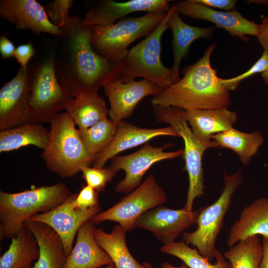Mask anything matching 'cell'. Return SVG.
Instances as JSON below:
<instances>
[{
	"instance_id": "7c38bea8",
	"label": "cell",
	"mask_w": 268,
	"mask_h": 268,
	"mask_svg": "<svg viewBox=\"0 0 268 268\" xmlns=\"http://www.w3.org/2000/svg\"><path fill=\"white\" fill-rule=\"evenodd\" d=\"M77 193L71 194L64 202L53 209L36 214L28 220L46 224L60 236L67 256L71 252L77 233L87 221L101 211L100 205L83 210L76 207L74 200Z\"/></svg>"
},
{
	"instance_id": "d4e9b609",
	"label": "cell",
	"mask_w": 268,
	"mask_h": 268,
	"mask_svg": "<svg viewBox=\"0 0 268 268\" xmlns=\"http://www.w3.org/2000/svg\"><path fill=\"white\" fill-rule=\"evenodd\" d=\"M50 131L41 124L27 123L0 131V152H9L28 145L45 150Z\"/></svg>"
},
{
	"instance_id": "7402d4cb",
	"label": "cell",
	"mask_w": 268,
	"mask_h": 268,
	"mask_svg": "<svg viewBox=\"0 0 268 268\" xmlns=\"http://www.w3.org/2000/svg\"><path fill=\"white\" fill-rule=\"evenodd\" d=\"M255 235L268 237V198H259L244 208L230 227L227 244L230 248Z\"/></svg>"
},
{
	"instance_id": "ee69618b",
	"label": "cell",
	"mask_w": 268,
	"mask_h": 268,
	"mask_svg": "<svg viewBox=\"0 0 268 268\" xmlns=\"http://www.w3.org/2000/svg\"><path fill=\"white\" fill-rule=\"evenodd\" d=\"M251 1H253V2L257 3H260V4H266L268 3V0H250Z\"/></svg>"
},
{
	"instance_id": "9a60e30c",
	"label": "cell",
	"mask_w": 268,
	"mask_h": 268,
	"mask_svg": "<svg viewBox=\"0 0 268 268\" xmlns=\"http://www.w3.org/2000/svg\"><path fill=\"white\" fill-rule=\"evenodd\" d=\"M198 211L184 207L173 209L159 205L145 212L135 221L134 228L150 231L164 245L175 242L186 229L196 223Z\"/></svg>"
},
{
	"instance_id": "5bb4252c",
	"label": "cell",
	"mask_w": 268,
	"mask_h": 268,
	"mask_svg": "<svg viewBox=\"0 0 268 268\" xmlns=\"http://www.w3.org/2000/svg\"><path fill=\"white\" fill-rule=\"evenodd\" d=\"M109 103L110 120L116 127L133 114L138 103L144 98L159 94L163 90L146 79L123 82L116 79L103 86Z\"/></svg>"
},
{
	"instance_id": "8992f818",
	"label": "cell",
	"mask_w": 268,
	"mask_h": 268,
	"mask_svg": "<svg viewBox=\"0 0 268 268\" xmlns=\"http://www.w3.org/2000/svg\"><path fill=\"white\" fill-rule=\"evenodd\" d=\"M171 6L158 26L141 42L129 50L126 56L117 62L116 78L123 82L135 80L137 77L147 79L163 90L173 84L170 68L161 60V39L168 29V20L175 8Z\"/></svg>"
},
{
	"instance_id": "e575fe53",
	"label": "cell",
	"mask_w": 268,
	"mask_h": 268,
	"mask_svg": "<svg viewBox=\"0 0 268 268\" xmlns=\"http://www.w3.org/2000/svg\"><path fill=\"white\" fill-rule=\"evenodd\" d=\"M268 69V52L263 51L260 58L246 71L242 74L228 79L221 78L223 85L230 91L236 89L241 81L252 75L263 73Z\"/></svg>"
},
{
	"instance_id": "484cf974",
	"label": "cell",
	"mask_w": 268,
	"mask_h": 268,
	"mask_svg": "<svg viewBox=\"0 0 268 268\" xmlns=\"http://www.w3.org/2000/svg\"><path fill=\"white\" fill-rule=\"evenodd\" d=\"M11 240L8 249L0 258V268H33V262L39 258V248L31 231L24 226Z\"/></svg>"
},
{
	"instance_id": "603a6c76",
	"label": "cell",
	"mask_w": 268,
	"mask_h": 268,
	"mask_svg": "<svg viewBox=\"0 0 268 268\" xmlns=\"http://www.w3.org/2000/svg\"><path fill=\"white\" fill-rule=\"evenodd\" d=\"M24 225L34 235L39 246V258L33 268H64L67 255L58 233L42 222L27 220Z\"/></svg>"
},
{
	"instance_id": "e0dca14e",
	"label": "cell",
	"mask_w": 268,
	"mask_h": 268,
	"mask_svg": "<svg viewBox=\"0 0 268 268\" xmlns=\"http://www.w3.org/2000/svg\"><path fill=\"white\" fill-rule=\"evenodd\" d=\"M0 15L17 30H30L37 36L46 33L58 37L61 33L49 19L45 7L35 0H0Z\"/></svg>"
},
{
	"instance_id": "f546056e",
	"label": "cell",
	"mask_w": 268,
	"mask_h": 268,
	"mask_svg": "<svg viewBox=\"0 0 268 268\" xmlns=\"http://www.w3.org/2000/svg\"><path fill=\"white\" fill-rule=\"evenodd\" d=\"M263 253L258 235L240 240L223 253L232 268H260Z\"/></svg>"
},
{
	"instance_id": "8d00e7d4",
	"label": "cell",
	"mask_w": 268,
	"mask_h": 268,
	"mask_svg": "<svg viewBox=\"0 0 268 268\" xmlns=\"http://www.w3.org/2000/svg\"><path fill=\"white\" fill-rule=\"evenodd\" d=\"M35 49L32 41L27 43L19 45L15 49L14 58L20 64V67L26 68L29 64V62L34 57Z\"/></svg>"
},
{
	"instance_id": "9c48e42d",
	"label": "cell",
	"mask_w": 268,
	"mask_h": 268,
	"mask_svg": "<svg viewBox=\"0 0 268 268\" xmlns=\"http://www.w3.org/2000/svg\"><path fill=\"white\" fill-rule=\"evenodd\" d=\"M224 187L216 201L198 211L197 229L184 232L183 241L191 245L210 262L215 259L218 250L216 239L221 231L224 219L231 204V199L242 181L241 170L232 174H224Z\"/></svg>"
},
{
	"instance_id": "4316f807",
	"label": "cell",
	"mask_w": 268,
	"mask_h": 268,
	"mask_svg": "<svg viewBox=\"0 0 268 268\" xmlns=\"http://www.w3.org/2000/svg\"><path fill=\"white\" fill-rule=\"evenodd\" d=\"M126 232L118 224L114 226L109 233L95 227L94 235L98 244L110 257L116 268H143L128 248Z\"/></svg>"
},
{
	"instance_id": "f35d334b",
	"label": "cell",
	"mask_w": 268,
	"mask_h": 268,
	"mask_svg": "<svg viewBox=\"0 0 268 268\" xmlns=\"http://www.w3.org/2000/svg\"><path fill=\"white\" fill-rule=\"evenodd\" d=\"M16 48L6 34L0 37V53L1 59L5 60L14 57Z\"/></svg>"
},
{
	"instance_id": "1f68e13d",
	"label": "cell",
	"mask_w": 268,
	"mask_h": 268,
	"mask_svg": "<svg viewBox=\"0 0 268 268\" xmlns=\"http://www.w3.org/2000/svg\"><path fill=\"white\" fill-rule=\"evenodd\" d=\"M116 130V125L108 118L86 129H78L84 147L94 159L111 142Z\"/></svg>"
},
{
	"instance_id": "52a82bcc",
	"label": "cell",
	"mask_w": 268,
	"mask_h": 268,
	"mask_svg": "<svg viewBox=\"0 0 268 268\" xmlns=\"http://www.w3.org/2000/svg\"><path fill=\"white\" fill-rule=\"evenodd\" d=\"M166 14L163 11L147 13L141 16L125 17L111 25L93 26L92 47L103 58L112 63L118 62L127 55L128 47L150 34Z\"/></svg>"
},
{
	"instance_id": "60d3db41",
	"label": "cell",
	"mask_w": 268,
	"mask_h": 268,
	"mask_svg": "<svg viewBox=\"0 0 268 268\" xmlns=\"http://www.w3.org/2000/svg\"><path fill=\"white\" fill-rule=\"evenodd\" d=\"M263 253L260 268H268V237H263Z\"/></svg>"
},
{
	"instance_id": "4dcf8cb0",
	"label": "cell",
	"mask_w": 268,
	"mask_h": 268,
	"mask_svg": "<svg viewBox=\"0 0 268 268\" xmlns=\"http://www.w3.org/2000/svg\"><path fill=\"white\" fill-rule=\"evenodd\" d=\"M160 251L180 259L189 268H232L230 263L219 251L215 259V263L212 264L196 248L190 247L183 241L164 245Z\"/></svg>"
},
{
	"instance_id": "f1b7e54d",
	"label": "cell",
	"mask_w": 268,
	"mask_h": 268,
	"mask_svg": "<svg viewBox=\"0 0 268 268\" xmlns=\"http://www.w3.org/2000/svg\"><path fill=\"white\" fill-rule=\"evenodd\" d=\"M219 147H224L234 151L241 162L247 165L258 152L264 142V138L259 131L244 133L233 128L212 136Z\"/></svg>"
},
{
	"instance_id": "7bdbcfd3",
	"label": "cell",
	"mask_w": 268,
	"mask_h": 268,
	"mask_svg": "<svg viewBox=\"0 0 268 268\" xmlns=\"http://www.w3.org/2000/svg\"><path fill=\"white\" fill-rule=\"evenodd\" d=\"M261 76L263 78L265 83H268V69L261 73Z\"/></svg>"
},
{
	"instance_id": "2e32d148",
	"label": "cell",
	"mask_w": 268,
	"mask_h": 268,
	"mask_svg": "<svg viewBox=\"0 0 268 268\" xmlns=\"http://www.w3.org/2000/svg\"><path fill=\"white\" fill-rule=\"evenodd\" d=\"M179 14L191 18L204 20L226 30L233 37L247 41L246 35L257 37L259 24L244 17L236 9L222 11L215 10L194 0H180L175 3Z\"/></svg>"
},
{
	"instance_id": "836d02e7",
	"label": "cell",
	"mask_w": 268,
	"mask_h": 268,
	"mask_svg": "<svg viewBox=\"0 0 268 268\" xmlns=\"http://www.w3.org/2000/svg\"><path fill=\"white\" fill-rule=\"evenodd\" d=\"M72 0H54L45 7L51 22L60 28L69 16L68 11L74 4Z\"/></svg>"
},
{
	"instance_id": "3957f363",
	"label": "cell",
	"mask_w": 268,
	"mask_h": 268,
	"mask_svg": "<svg viewBox=\"0 0 268 268\" xmlns=\"http://www.w3.org/2000/svg\"><path fill=\"white\" fill-rule=\"evenodd\" d=\"M56 37H43L28 65L31 85L28 123H50L61 111L66 110L73 98L61 84L56 75Z\"/></svg>"
},
{
	"instance_id": "f6af8a7d",
	"label": "cell",
	"mask_w": 268,
	"mask_h": 268,
	"mask_svg": "<svg viewBox=\"0 0 268 268\" xmlns=\"http://www.w3.org/2000/svg\"><path fill=\"white\" fill-rule=\"evenodd\" d=\"M100 268H116V267L113 264H112L108 266H106L105 267Z\"/></svg>"
},
{
	"instance_id": "ac0fdd59",
	"label": "cell",
	"mask_w": 268,
	"mask_h": 268,
	"mask_svg": "<svg viewBox=\"0 0 268 268\" xmlns=\"http://www.w3.org/2000/svg\"><path fill=\"white\" fill-rule=\"evenodd\" d=\"M168 0H131L117 2L101 0L94 2L86 12L83 22L92 26L115 23L131 13L167 12L171 6Z\"/></svg>"
},
{
	"instance_id": "277c9868",
	"label": "cell",
	"mask_w": 268,
	"mask_h": 268,
	"mask_svg": "<svg viewBox=\"0 0 268 268\" xmlns=\"http://www.w3.org/2000/svg\"><path fill=\"white\" fill-rule=\"evenodd\" d=\"M71 192L65 184L41 186L18 193L0 191V239H12L33 215L64 202Z\"/></svg>"
},
{
	"instance_id": "d6986e66",
	"label": "cell",
	"mask_w": 268,
	"mask_h": 268,
	"mask_svg": "<svg viewBox=\"0 0 268 268\" xmlns=\"http://www.w3.org/2000/svg\"><path fill=\"white\" fill-rule=\"evenodd\" d=\"M165 135L179 137L170 126L158 129L141 128L123 121L117 127L111 142L95 156L93 167L103 168L108 160L120 152L146 143L155 137Z\"/></svg>"
},
{
	"instance_id": "7a4b0ae2",
	"label": "cell",
	"mask_w": 268,
	"mask_h": 268,
	"mask_svg": "<svg viewBox=\"0 0 268 268\" xmlns=\"http://www.w3.org/2000/svg\"><path fill=\"white\" fill-rule=\"evenodd\" d=\"M216 46L212 44L208 46L196 63L185 67L183 77L154 96L152 105L174 107L186 111L227 108L231 103L229 91L210 63Z\"/></svg>"
},
{
	"instance_id": "d6a6232c",
	"label": "cell",
	"mask_w": 268,
	"mask_h": 268,
	"mask_svg": "<svg viewBox=\"0 0 268 268\" xmlns=\"http://www.w3.org/2000/svg\"><path fill=\"white\" fill-rule=\"evenodd\" d=\"M81 172L86 185L100 193L112 181L117 172L110 166L106 168L85 166L82 168Z\"/></svg>"
},
{
	"instance_id": "ffe728a7",
	"label": "cell",
	"mask_w": 268,
	"mask_h": 268,
	"mask_svg": "<svg viewBox=\"0 0 268 268\" xmlns=\"http://www.w3.org/2000/svg\"><path fill=\"white\" fill-rule=\"evenodd\" d=\"M94 224L89 220L79 229L75 244L67 256L64 268H100L113 264L95 238Z\"/></svg>"
},
{
	"instance_id": "44dd1931",
	"label": "cell",
	"mask_w": 268,
	"mask_h": 268,
	"mask_svg": "<svg viewBox=\"0 0 268 268\" xmlns=\"http://www.w3.org/2000/svg\"><path fill=\"white\" fill-rule=\"evenodd\" d=\"M167 25L173 34L172 48L174 61L170 69L174 83L180 79V65L183 59L187 57L191 44L198 39L210 38L215 28H201L188 25L181 18L176 6L168 20Z\"/></svg>"
},
{
	"instance_id": "ab89813d",
	"label": "cell",
	"mask_w": 268,
	"mask_h": 268,
	"mask_svg": "<svg viewBox=\"0 0 268 268\" xmlns=\"http://www.w3.org/2000/svg\"><path fill=\"white\" fill-rule=\"evenodd\" d=\"M257 37L264 51L268 52V14L263 19L262 23L259 24Z\"/></svg>"
},
{
	"instance_id": "b9f144b4",
	"label": "cell",
	"mask_w": 268,
	"mask_h": 268,
	"mask_svg": "<svg viewBox=\"0 0 268 268\" xmlns=\"http://www.w3.org/2000/svg\"><path fill=\"white\" fill-rule=\"evenodd\" d=\"M143 268H153L152 266L148 262H144L142 264ZM162 268H189L184 263L179 266L176 267L172 265L168 262H164L161 264Z\"/></svg>"
},
{
	"instance_id": "5b68a950",
	"label": "cell",
	"mask_w": 268,
	"mask_h": 268,
	"mask_svg": "<svg viewBox=\"0 0 268 268\" xmlns=\"http://www.w3.org/2000/svg\"><path fill=\"white\" fill-rule=\"evenodd\" d=\"M50 123L49 143L41 155L50 171L68 178L93 164L95 159L86 150L75 123L67 112L59 113Z\"/></svg>"
},
{
	"instance_id": "74e56055",
	"label": "cell",
	"mask_w": 268,
	"mask_h": 268,
	"mask_svg": "<svg viewBox=\"0 0 268 268\" xmlns=\"http://www.w3.org/2000/svg\"><path fill=\"white\" fill-rule=\"evenodd\" d=\"M196 2L206 6L214 7L227 11L235 10L236 0H194Z\"/></svg>"
},
{
	"instance_id": "d590c367",
	"label": "cell",
	"mask_w": 268,
	"mask_h": 268,
	"mask_svg": "<svg viewBox=\"0 0 268 268\" xmlns=\"http://www.w3.org/2000/svg\"><path fill=\"white\" fill-rule=\"evenodd\" d=\"M99 193L89 185H84L74 200L75 206L81 209H87L99 204Z\"/></svg>"
},
{
	"instance_id": "cb8c5ba5",
	"label": "cell",
	"mask_w": 268,
	"mask_h": 268,
	"mask_svg": "<svg viewBox=\"0 0 268 268\" xmlns=\"http://www.w3.org/2000/svg\"><path fill=\"white\" fill-rule=\"evenodd\" d=\"M184 116L194 134L204 140L232 128L238 119L237 114L227 108L185 111Z\"/></svg>"
},
{
	"instance_id": "30bf717a",
	"label": "cell",
	"mask_w": 268,
	"mask_h": 268,
	"mask_svg": "<svg viewBox=\"0 0 268 268\" xmlns=\"http://www.w3.org/2000/svg\"><path fill=\"white\" fill-rule=\"evenodd\" d=\"M167 196L153 174L148 176L135 190L108 209L91 219L94 223L113 221L126 231L134 228L137 219L145 212L166 202Z\"/></svg>"
},
{
	"instance_id": "4fadbf2b",
	"label": "cell",
	"mask_w": 268,
	"mask_h": 268,
	"mask_svg": "<svg viewBox=\"0 0 268 268\" xmlns=\"http://www.w3.org/2000/svg\"><path fill=\"white\" fill-rule=\"evenodd\" d=\"M31 85L29 66L20 67L13 78L0 89V130L28 122Z\"/></svg>"
},
{
	"instance_id": "8fae6325",
	"label": "cell",
	"mask_w": 268,
	"mask_h": 268,
	"mask_svg": "<svg viewBox=\"0 0 268 268\" xmlns=\"http://www.w3.org/2000/svg\"><path fill=\"white\" fill-rule=\"evenodd\" d=\"M169 144L156 147L149 142L138 151L124 156H116L111 160L110 167L116 172L123 170L125 178L117 184L115 191L127 193L138 187L147 170L155 163L164 160L173 159L183 155L184 149L166 152Z\"/></svg>"
},
{
	"instance_id": "ba28073f",
	"label": "cell",
	"mask_w": 268,
	"mask_h": 268,
	"mask_svg": "<svg viewBox=\"0 0 268 268\" xmlns=\"http://www.w3.org/2000/svg\"><path fill=\"white\" fill-rule=\"evenodd\" d=\"M153 107L156 120L168 124L183 139V156L189 182L184 207L192 211L195 199L204 195L203 155L207 149L219 146L213 140H202L194 134L185 119V110L174 107Z\"/></svg>"
},
{
	"instance_id": "6da1fadb",
	"label": "cell",
	"mask_w": 268,
	"mask_h": 268,
	"mask_svg": "<svg viewBox=\"0 0 268 268\" xmlns=\"http://www.w3.org/2000/svg\"><path fill=\"white\" fill-rule=\"evenodd\" d=\"M93 28L79 16H69L56 37V75L73 98L98 94L101 86L116 77L117 63L100 56L92 47Z\"/></svg>"
},
{
	"instance_id": "83f0119b",
	"label": "cell",
	"mask_w": 268,
	"mask_h": 268,
	"mask_svg": "<svg viewBox=\"0 0 268 268\" xmlns=\"http://www.w3.org/2000/svg\"><path fill=\"white\" fill-rule=\"evenodd\" d=\"M66 111L80 130L95 125L109 114L104 99L98 94L73 98Z\"/></svg>"
}]
</instances>
